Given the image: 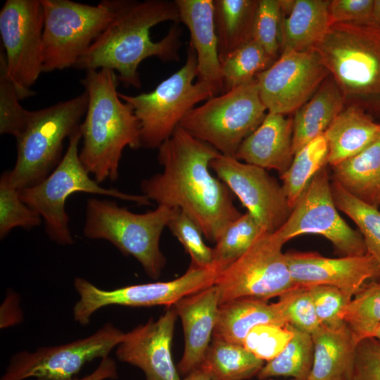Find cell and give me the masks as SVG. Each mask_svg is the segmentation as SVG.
I'll return each instance as SVG.
<instances>
[{"label":"cell","instance_id":"6da1fadb","mask_svg":"<svg viewBox=\"0 0 380 380\" xmlns=\"http://www.w3.org/2000/svg\"><path fill=\"white\" fill-rule=\"evenodd\" d=\"M158 149L163 172L143 179L141 192L158 205L181 210L215 243L242 215L232 192L210 171V162L221 153L180 126Z\"/></svg>","mask_w":380,"mask_h":380},{"label":"cell","instance_id":"7a4b0ae2","mask_svg":"<svg viewBox=\"0 0 380 380\" xmlns=\"http://www.w3.org/2000/svg\"><path fill=\"white\" fill-rule=\"evenodd\" d=\"M113 18L81 56L75 68L88 70L108 68L117 71L119 81L141 87L138 68L156 56L163 61H179L181 29L175 25L160 41L153 42L151 28L165 21H179L175 1L106 0Z\"/></svg>","mask_w":380,"mask_h":380},{"label":"cell","instance_id":"3957f363","mask_svg":"<svg viewBox=\"0 0 380 380\" xmlns=\"http://www.w3.org/2000/svg\"><path fill=\"white\" fill-rule=\"evenodd\" d=\"M118 77L108 68L86 70L82 80L88 106L80 125L82 164L99 184L118 177L126 146L141 147L140 123L131 104L122 101L117 87Z\"/></svg>","mask_w":380,"mask_h":380},{"label":"cell","instance_id":"277c9868","mask_svg":"<svg viewBox=\"0 0 380 380\" xmlns=\"http://www.w3.org/2000/svg\"><path fill=\"white\" fill-rule=\"evenodd\" d=\"M315 50L346 102L380 116V25L331 24Z\"/></svg>","mask_w":380,"mask_h":380},{"label":"cell","instance_id":"5b68a950","mask_svg":"<svg viewBox=\"0 0 380 380\" xmlns=\"http://www.w3.org/2000/svg\"><path fill=\"white\" fill-rule=\"evenodd\" d=\"M176 209L158 205L137 214L114 201L90 198L86 205L83 234L88 239L106 240L124 255L133 256L146 274L156 279L166 264L160 239Z\"/></svg>","mask_w":380,"mask_h":380},{"label":"cell","instance_id":"8992f818","mask_svg":"<svg viewBox=\"0 0 380 380\" xmlns=\"http://www.w3.org/2000/svg\"><path fill=\"white\" fill-rule=\"evenodd\" d=\"M88 106L86 91L49 107L29 110L26 126L17 137V159L10 170L19 190L39 184L57 167L63 141L79 127Z\"/></svg>","mask_w":380,"mask_h":380},{"label":"cell","instance_id":"52a82bcc","mask_svg":"<svg viewBox=\"0 0 380 380\" xmlns=\"http://www.w3.org/2000/svg\"><path fill=\"white\" fill-rule=\"evenodd\" d=\"M68 139L67 150L53 171L39 184L18 190L23 201L43 218L49 237L59 245L73 243L65 202L75 192L104 195L139 205L150 204L144 194L132 195L104 188L89 177L79 156L80 125Z\"/></svg>","mask_w":380,"mask_h":380},{"label":"cell","instance_id":"ba28073f","mask_svg":"<svg viewBox=\"0 0 380 380\" xmlns=\"http://www.w3.org/2000/svg\"><path fill=\"white\" fill-rule=\"evenodd\" d=\"M197 57L189 44L184 65L150 92L137 96L118 93L129 103L140 123L141 147L158 148L198 103L219 95L218 90L197 80Z\"/></svg>","mask_w":380,"mask_h":380},{"label":"cell","instance_id":"9c48e42d","mask_svg":"<svg viewBox=\"0 0 380 380\" xmlns=\"http://www.w3.org/2000/svg\"><path fill=\"white\" fill-rule=\"evenodd\" d=\"M266 110L255 77L196 106L179 126L221 154L234 157L243 141L262 123Z\"/></svg>","mask_w":380,"mask_h":380},{"label":"cell","instance_id":"30bf717a","mask_svg":"<svg viewBox=\"0 0 380 380\" xmlns=\"http://www.w3.org/2000/svg\"><path fill=\"white\" fill-rule=\"evenodd\" d=\"M44 8L42 72L75 67L113 18L106 0L91 6L41 0Z\"/></svg>","mask_w":380,"mask_h":380},{"label":"cell","instance_id":"8fae6325","mask_svg":"<svg viewBox=\"0 0 380 380\" xmlns=\"http://www.w3.org/2000/svg\"><path fill=\"white\" fill-rule=\"evenodd\" d=\"M284 244L275 232H262L246 253L218 275L214 286L219 305L243 297L268 300L296 286Z\"/></svg>","mask_w":380,"mask_h":380},{"label":"cell","instance_id":"7c38bea8","mask_svg":"<svg viewBox=\"0 0 380 380\" xmlns=\"http://www.w3.org/2000/svg\"><path fill=\"white\" fill-rule=\"evenodd\" d=\"M220 273L215 267L200 268L190 265L184 274L171 281L130 285L113 290L101 289L82 277H76L74 286L80 298L73 307V318L86 326L95 312L110 305L169 307L184 297L214 285Z\"/></svg>","mask_w":380,"mask_h":380},{"label":"cell","instance_id":"4fadbf2b","mask_svg":"<svg viewBox=\"0 0 380 380\" xmlns=\"http://www.w3.org/2000/svg\"><path fill=\"white\" fill-rule=\"evenodd\" d=\"M331 182L324 167L310 182L275 233L284 243L300 235L317 234L328 239L341 257L365 255L367 249L361 234L338 213Z\"/></svg>","mask_w":380,"mask_h":380},{"label":"cell","instance_id":"5bb4252c","mask_svg":"<svg viewBox=\"0 0 380 380\" xmlns=\"http://www.w3.org/2000/svg\"><path fill=\"white\" fill-rule=\"evenodd\" d=\"M44 16L41 0H7L0 12L7 72L20 100L34 94L42 72Z\"/></svg>","mask_w":380,"mask_h":380},{"label":"cell","instance_id":"9a60e30c","mask_svg":"<svg viewBox=\"0 0 380 380\" xmlns=\"http://www.w3.org/2000/svg\"><path fill=\"white\" fill-rule=\"evenodd\" d=\"M125 333L108 322L89 336L34 352L15 354L0 380H70L87 363L108 356Z\"/></svg>","mask_w":380,"mask_h":380},{"label":"cell","instance_id":"2e32d148","mask_svg":"<svg viewBox=\"0 0 380 380\" xmlns=\"http://www.w3.org/2000/svg\"><path fill=\"white\" fill-rule=\"evenodd\" d=\"M329 72L316 50L285 48L279 58L255 76L260 99L269 113L296 112L315 94Z\"/></svg>","mask_w":380,"mask_h":380},{"label":"cell","instance_id":"e0dca14e","mask_svg":"<svg viewBox=\"0 0 380 380\" xmlns=\"http://www.w3.org/2000/svg\"><path fill=\"white\" fill-rule=\"evenodd\" d=\"M210 168L263 231L274 233L285 223L292 208L281 184L265 169L222 154L210 162Z\"/></svg>","mask_w":380,"mask_h":380},{"label":"cell","instance_id":"ac0fdd59","mask_svg":"<svg viewBox=\"0 0 380 380\" xmlns=\"http://www.w3.org/2000/svg\"><path fill=\"white\" fill-rule=\"evenodd\" d=\"M177 317L171 305L157 320L151 318L125 333L117 346L118 360L141 369L146 380H181L172 355Z\"/></svg>","mask_w":380,"mask_h":380},{"label":"cell","instance_id":"d6986e66","mask_svg":"<svg viewBox=\"0 0 380 380\" xmlns=\"http://www.w3.org/2000/svg\"><path fill=\"white\" fill-rule=\"evenodd\" d=\"M286 256L295 284L332 286L351 299L366 281L380 277L376 262L367 253L337 258L315 252H288Z\"/></svg>","mask_w":380,"mask_h":380},{"label":"cell","instance_id":"ffe728a7","mask_svg":"<svg viewBox=\"0 0 380 380\" xmlns=\"http://www.w3.org/2000/svg\"><path fill=\"white\" fill-rule=\"evenodd\" d=\"M172 307L181 319L184 337V349L177 369L186 376L200 367L210 344L219 308L217 289L212 285L184 297Z\"/></svg>","mask_w":380,"mask_h":380},{"label":"cell","instance_id":"44dd1931","mask_svg":"<svg viewBox=\"0 0 380 380\" xmlns=\"http://www.w3.org/2000/svg\"><path fill=\"white\" fill-rule=\"evenodd\" d=\"M293 120L267 113L258 127L241 144L235 158L242 162L277 170L279 176L293 159Z\"/></svg>","mask_w":380,"mask_h":380},{"label":"cell","instance_id":"7402d4cb","mask_svg":"<svg viewBox=\"0 0 380 380\" xmlns=\"http://www.w3.org/2000/svg\"><path fill=\"white\" fill-rule=\"evenodd\" d=\"M179 21L189 30L190 44L197 57V80L222 94L221 63L214 22L213 0H175Z\"/></svg>","mask_w":380,"mask_h":380},{"label":"cell","instance_id":"603a6c76","mask_svg":"<svg viewBox=\"0 0 380 380\" xmlns=\"http://www.w3.org/2000/svg\"><path fill=\"white\" fill-rule=\"evenodd\" d=\"M260 324H287L277 303L249 297L232 299L219 305L213 339L243 345L249 331Z\"/></svg>","mask_w":380,"mask_h":380},{"label":"cell","instance_id":"cb8c5ba5","mask_svg":"<svg viewBox=\"0 0 380 380\" xmlns=\"http://www.w3.org/2000/svg\"><path fill=\"white\" fill-rule=\"evenodd\" d=\"M379 134L380 122L360 107L349 105L324 133L329 146L328 164L332 167L357 155L373 143Z\"/></svg>","mask_w":380,"mask_h":380},{"label":"cell","instance_id":"d4e9b609","mask_svg":"<svg viewBox=\"0 0 380 380\" xmlns=\"http://www.w3.org/2000/svg\"><path fill=\"white\" fill-rule=\"evenodd\" d=\"M311 336L314 357L307 380H343L358 343L353 331L345 322L336 327L320 324Z\"/></svg>","mask_w":380,"mask_h":380},{"label":"cell","instance_id":"484cf974","mask_svg":"<svg viewBox=\"0 0 380 380\" xmlns=\"http://www.w3.org/2000/svg\"><path fill=\"white\" fill-rule=\"evenodd\" d=\"M345 103L343 95L333 77L326 79L311 99L295 112L292 119L294 155L324 133L343 109Z\"/></svg>","mask_w":380,"mask_h":380},{"label":"cell","instance_id":"4316f807","mask_svg":"<svg viewBox=\"0 0 380 380\" xmlns=\"http://www.w3.org/2000/svg\"><path fill=\"white\" fill-rule=\"evenodd\" d=\"M330 1L295 0L288 17L280 24V43L283 49L296 51L315 49L324 39L331 25Z\"/></svg>","mask_w":380,"mask_h":380},{"label":"cell","instance_id":"83f0119b","mask_svg":"<svg viewBox=\"0 0 380 380\" xmlns=\"http://www.w3.org/2000/svg\"><path fill=\"white\" fill-rule=\"evenodd\" d=\"M333 179L362 202L380 208V134L357 155L332 166Z\"/></svg>","mask_w":380,"mask_h":380},{"label":"cell","instance_id":"f1b7e54d","mask_svg":"<svg viewBox=\"0 0 380 380\" xmlns=\"http://www.w3.org/2000/svg\"><path fill=\"white\" fill-rule=\"evenodd\" d=\"M258 1L213 0L214 22L220 63L252 39Z\"/></svg>","mask_w":380,"mask_h":380},{"label":"cell","instance_id":"f546056e","mask_svg":"<svg viewBox=\"0 0 380 380\" xmlns=\"http://www.w3.org/2000/svg\"><path fill=\"white\" fill-rule=\"evenodd\" d=\"M264 365L243 345L213 339L199 367L210 380H248Z\"/></svg>","mask_w":380,"mask_h":380},{"label":"cell","instance_id":"4dcf8cb0","mask_svg":"<svg viewBox=\"0 0 380 380\" xmlns=\"http://www.w3.org/2000/svg\"><path fill=\"white\" fill-rule=\"evenodd\" d=\"M292 336L282 350L265 363L258 374L260 380L276 376H291L296 380H307L311 372L314 348L310 334L287 324Z\"/></svg>","mask_w":380,"mask_h":380},{"label":"cell","instance_id":"1f68e13d","mask_svg":"<svg viewBox=\"0 0 380 380\" xmlns=\"http://www.w3.org/2000/svg\"><path fill=\"white\" fill-rule=\"evenodd\" d=\"M329 146L322 134L308 143L293 156L281 175V186L291 208L316 174L328 164Z\"/></svg>","mask_w":380,"mask_h":380},{"label":"cell","instance_id":"d6a6232c","mask_svg":"<svg viewBox=\"0 0 380 380\" xmlns=\"http://www.w3.org/2000/svg\"><path fill=\"white\" fill-rule=\"evenodd\" d=\"M331 186L336 208L357 225L367 253L374 258L380 271V210L357 199L334 179Z\"/></svg>","mask_w":380,"mask_h":380},{"label":"cell","instance_id":"836d02e7","mask_svg":"<svg viewBox=\"0 0 380 380\" xmlns=\"http://www.w3.org/2000/svg\"><path fill=\"white\" fill-rule=\"evenodd\" d=\"M357 341L369 338L380 324V280L365 283L339 313Z\"/></svg>","mask_w":380,"mask_h":380},{"label":"cell","instance_id":"e575fe53","mask_svg":"<svg viewBox=\"0 0 380 380\" xmlns=\"http://www.w3.org/2000/svg\"><path fill=\"white\" fill-rule=\"evenodd\" d=\"M274 62L260 44L248 41L220 63L222 94L253 80Z\"/></svg>","mask_w":380,"mask_h":380},{"label":"cell","instance_id":"d590c367","mask_svg":"<svg viewBox=\"0 0 380 380\" xmlns=\"http://www.w3.org/2000/svg\"><path fill=\"white\" fill-rule=\"evenodd\" d=\"M263 232L248 212L228 225L213 248L214 265L221 272L239 258Z\"/></svg>","mask_w":380,"mask_h":380},{"label":"cell","instance_id":"8d00e7d4","mask_svg":"<svg viewBox=\"0 0 380 380\" xmlns=\"http://www.w3.org/2000/svg\"><path fill=\"white\" fill-rule=\"evenodd\" d=\"M41 223V216L25 204L13 184L10 170L0 179V237L4 239L13 228L32 229Z\"/></svg>","mask_w":380,"mask_h":380},{"label":"cell","instance_id":"74e56055","mask_svg":"<svg viewBox=\"0 0 380 380\" xmlns=\"http://www.w3.org/2000/svg\"><path fill=\"white\" fill-rule=\"evenodd\" d=\"M15 85L10 78L4 50L0 53V133L17 138L24 130L29 110L20 103Z\"/></svg>","mask_w":380,"mask_h":380},{"label":"cell","instance_id":"f35d334b","mask_svg":"<svg viewBox=\"0 0 380 380\" xmlns=\"http://www.w3.org/2000/svg\"><path fill=\"white\" fill-rule=\"evenodd\" d=\"M277 303L287 324L310 334L319 327L308 286H294L279 296Z\"/></svg>","mask_w":380,"mask_h":380},{"label":"cell","instance_id":"ab89813d","mask_svg":"<svg viewBox=\"0 0 380 380\" xmlns=\"http://www.w3.org/2000/svg\"><path fill=\"white\" fill-rule=\"evenodd\" d=\"M167 227L190 255L191 265L200 268L215 267L213 248L205 243L202 232L184 213L177 208Z\"/></svg>","mask_w":380,"mask_h":380},{"label":"cell","instance_id":"60d3db41","mask_svg":"<svg viewBox=\"0 0 380 380\" xmlns=\"http://www.w3.org/2000/svg\"><path fill=\"white\" fill-rule=\"evenodd\" d=\"M281 13L278 0H260L255 11L252 39L274 60L279 48Z\"/></svg>","mask_w":380,"mask_h":380},{"label":"cell","instance_id":"b9f144b4","mask_svg":"<svg viewBox=\"0 0 380 380\" xmlns=\"http://www.w3.org/2000/svg\"><path fill=\"white\" fill-rule=\"evenodd\" d=\"M292 336L286 324H260L253 327L243 341V346L258 358L268 362L284 348Z\"/></svg>","mask_w":380,"mask_h":380},{"label":"cell","instance_id":"7bdbcfd3","mask_svg":"<svg viewBox=\"0 0 380 380\" xmlns=\"http://www.w3.org/2000/svg\"><path fill=\"white\" fill-rule=\"evenodd\" d=\"M308 288L321 325L336 327L344 323L339 318V313L351 298L332 286L313 285Z\"/></svg>","mask_w":380,"mask_h":380},{"label":"cell","instance_id":"ee69618b","mask_svg":"<svg viewBox=\"0 0 380 380\" xmlns=\"http://www.w3.org/2000/svg\"><path fill=\"white\" fill-rule=\"evenodd\" d=\"M343 380H380V341L375 338L360 341L352 366Z\"/></svg>","mask_w":380,"mask_h":380},{"label":"cell","instance_id":"f6af8a7d","mask_svg":"<svg viewBox=\"0 0 380 380\" xmlns=\"http://www.w3.org/2000/svg\"><path fill=\"white\" fill-rule=\"evenodd\" d=\"M373 4L374 0L330 1L331 23H372Z\"/></svg>","mask_w":380,"mask_h":380},{"label":"cell","instance_id":"bcb514c9","mask_svg":"<svg viewBox=\"0 0 380 380\" xmlns=\"http://www.w3.org/2000/svg\"><path fill=\"white\" fill-rule=\"evenodd\" d=\"M118 369L115 362L109 356L101 359L97 368L90 374L82 379H72L70 380H106L118 378Z\"/></svg>","mask_w":380,"mask_h":380},{"label":"cell","instance_id":"7dc6e473","mask_svg":"<svg viewBox=\"0 0 380 380\" xmlns=\"http://www.w3.org/2000/svg\"><path fill=\"white\" fill-rule=\"evenodd\" d=\"M184 380H210V379L205 372L198 367L187 374Z\"/></svg>","mask_w":380,"mask_h":380},{"label":"cell","instance_id":"c3c4849f","mask_svg":"<svg viewBox=\"0 0 380 380\" xmlns=\"http://www.w3.org/2000/svg\"><path fill=\"white\" fill-rule=\"evenodd\" d=\"M371 22L380 25V0H374Z\"/></svg>","mask_w":380,"mask_h":380},{"label":"cell","instance_id":"681fc988","mask_svg":"<svg viewBox=\"0 0 380 380\" xmlns=\"http://www.w3.org/2000/svg\"><path fill=\"white\" fill-rule=\"evenodd\" d=\"M278 1L281 15H289L293 8L295 0H278Z\"/></svg>","mask_w":380,"mask_h":380},{"label":"cell","instance_id":"f907efd6","mask_svg":"<svg viewBox=\"0 0 380 380\" xmlns=\"http://www.w3.org/2000/svg\"><path fill=\"white\" fill-rule=\"evenodd\" d=\"M369 338H375L380 341V324L374 330Z\"/></svg>","mask_w":380,"mask_h":380},{"label":"cell","instance_id":"816d5d0a","mask_svg":"<svg viewBox=\"0 0 380 380\" xmlns=\"http://www.w3.org/2000/svg\"><path fill=\"white\" fill-rule=\"evenodd\" d=\"M266 380H274V379H266ZM293 380H296V379H293Z\"/></svg>","mask_w":380,"mask_h":380}]
</instances>
